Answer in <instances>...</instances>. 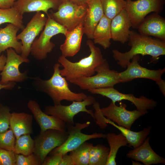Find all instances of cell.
Returning <instances> with one entry per match:
<instances>
[{
    "mask_svg": "<svg viewBox=\"0 0 165 165\" xmlns=\"http://www.w3.org/2000/svg\"><path fill=\"white\" fill-rule=\"evenodd\" d=\"M60 66H61L59 63L54 64L53 74L49 79H35L36 87L50 97L54 105L61 104L63 100L72 102L84 100L87 96L86 94L83 92L75 93L70 89L66 78L60 74Z\"/></svg>",
    "mask_w": 165,
    "mask_h": 165,
    "instance_id": "3957f363",
    "label": "cell"
},
{
    "mask_svg": "<svg viewBox=\"0 0 165 165\" xmlns=\"http://www.w3.org/2000/svg\"><path fill=\"white\" fill-rule=\"evenodd\" d=\"M16 0H0V8L6 9L13 6L14 2Z\"/></svg>",
    "mask_w": 165,
    "mask_h": 165,
    "instance_id": "ab89813d",
    "label": "cell"
},
{
    "mask_svg": "<svg viewBox=\"0 0 165 165\" xmlns=\"http://www.w3.org/2000/svg\"><path fill=\"white\" fill-rule=\"evenodd\" d=\"M16 140V136L12 129L0 134V148L13 151Z\"/></svg>",
    "mask_w": 165,
    "mask_h": 165,
    "instance_id": "d6a6232c",
    "label": "cell"
},
{
    "mask_svg": "<svg viewBox=\"0 0 165 165\" xmlns=\"http://www.w3.org/2000/svg\"><path fill=\"white\" fill-rule=\"evenodd\" d=\"M87 9V4L78 5L66 0L61 3L57 12H52L47 16L64 26L67 31H70L83 23Z\"/></svg>",
    "mask_w": 165,
    "mask_h": 165,
    "instance_id": "8992f818",
    "label": "cell"
},
{
    "mask_svg": "<svg viewBox=\"0 0 165 165\" xmlns=\"http://www.w3.org/2000/svg\"><path fill=\"white\" fill-rule=\"evenodd\" d=\"M90 124V122L87 121L82 123H75L74 125L66 124V131L68 134L67 139L61 145L52 150L49 155H63L75 149L91 139L106 138V134L101 133L95 132L88 134L82 133L81 130L88 127Z\"/></svg>",
    "mask_w": 165,
    "mask_h": 165,
    "instance_id": "52a82bcc",
    "label": "cell"
},
{
    "mask_svg": "<svg viewBox=\"0 0 165 165\" xmlns=\"http://www.w3.org/2000/svg\"><path fill=\"white\" fill-rule=\"evenodd\" d=\"M23 15L15 8H0V25L8 23L14 24L23 30L25 28L23 24Z\"/></svg>",
    "mask_w": 165,
    "mask_h": 165,
    "instance_id": "f1b7e54d",
    "label": "cell"
},
{
    "mask_svg": "<svg viewBox=\"0 0 165 165\" xmlns=\"http://www.w3.org/2000/svg\"><path fill=\"white\" fill-rule=\"evenodd\" d=\"M15 85L14 82H10L5 84H2L0 83V90L2 89H11L14 87Z\"/></svg>",
    "mask_w": 165,
    "mask_h": 165,
    "instance_id": "b9f144b4",
    "label": "cell"
},
{
    "mask_svg": "<svg viewBox=\"0 0 165 165\" xmlns=\"http://www.w3.org/2000/svg\"><path fill=\"white\" fill-rule=\"evenodd\" d=\"M104 15L112 20L123 10L126 5V0H100Z\"/></svg>",
    "mask_w": 165,
    "mask_h": 165,
    "instance_id": "1f68e13d",
    "label": "cell"
},
{
    "mask_svg": "<svg viewBox=\"0 0 165 165\" xmlns=\"http://www.w3.org/2000/svg\"><path fill=\"white\" fill-rule=\"evenodd\" d=\"M129 50L122 53L117 50H112L113 57L117 64L126 68L133 57L136 55H148L151 57V62L157 63L160 57L165 55V42L145 36L130 30L128 40Z\"/></svg>",
    "mask_w": 165,
    "mask_h": 165,
    "instance_id": "6da1fadb",
    "label": "cell"
},
{
    "mask_svg": "<svg viewBox=\"0 0 165 165\" xmlns=\"http://www.w3.org/2000/svg\"><path fill=\"white\" fill-rule=\"evenodd\" d=\"M137 29L141 35L165 42V19L158 13H154L146 16Z\"/></svg>",
    "mask_w": 165,
    "mask_h": 165,
    "instance_id": "e0dca14e",
    "label": "cell"
},
{
    "mask_svg": "<svg viewBox=\"0 0 165 165\" xmlns=\"http://www.w3.org/2000/svg\"><path fill=\"white\" fill-rule=\"evenodd\" d=\"M59 165H75L71 156L67 153L62 156Z\"/></svg>",
    "mask_w": 165,
    "mask_h": 165,
    "instance_id": "f35d334b",
    "label": "cell"
},
{
    "mask_svg": "<svg viewBox=\"0 0 165 165\" xmlns=\"http://www.w3.org/2000/svg\"><path fill=\"white\" fill-rule=\"evenodd\" d=\"M62 155L56 154L47 156L41 165H59Z\"/></svg>",
    "mask_w": 165,
    "mask_h": 165,
    "instance_id": "74e56055",
    "label": "cell"
},
{
    "mask_svg": "<svg viewBox=\"0 0 165 165\" xmlns=\"http://www.w3.org/2000/svg\"><path fill=\"white\" fill-rule=\"evenodd\" d=\"M111 20L104 15L96 26L93 34L94 44H98L106 50L111 45Z\"/></svg>",
    "mask_w": 165,
    "mask_h": 165,
    "instance_id": "d4e9b609",
    "label": "cell"
},
{
    "mask_svg": "<svg viewBox=\"0 0 165 165\" xmlns=\"http://www.w3.org/2000/svg\"><path fill=\"white\" fill-rule=\"evenodd\" d=\"M96 101L95 98L91 95L87 96L81 101H73L71 104L64 105H58L46 106L44 112L46 114L53 115L60 119L67 125H74V118L81 112H85L90 114L95 119L94 113L91 110L86 108L87 106L93 105Z\"/></svg>",
    "mask_w": 165,
    "mask_h": 165,
    "instance_id": "ba28073f",
    "label": "cell"
},
{
    "mask_svg": "<svg viewBox=\"0 0 165 165\" xmlns=\"http://www.w3.org/2000/svg\"><path fill=\"white\" fill-rule=\"evenodd\" d=\"M90 54L77 62H72L66 57L61 56L58 62L63 68L60 70L61 75L67 81H70L82 77H88L94 75L95 68L104 62L101 50L95 46L93 42L90 40L86 41Z\"/></svg>",
    "mask_w": 165,
    "mask_h": 165,
    "instance_id": "7a4b0ae2",
    "label": "cell"
},
{
    "mask_svg": "<svg viewBox=\"0 0 165 165\" xmlns=\"http://www.w3.org/2000/svg\"><path fill=\"white\" fill-rule=\"evenodd\" d=\"M67 132L55 129H49L35 137L33 153L41 165L49 153L54 148L61 145L66 140Z\"/></svg>",
    "mask_w": 165,
    "mask_h": 165,
    "instance_id": "9c48e42d",
    "label": "cell"
},
{
    "mask_svg": "<svg viewBox=\"0 0 165 165\" xmlns=\"http://www.w3.org/2000/svg\"><path fill=\"white\" fill-rule=\"evenodd\" d=\"M109 148L102 144L91 147L90 152L89 165H106Z\"/></svg>",
    "mask_w": 165,
    "mask_h": 165,
    "instance_id": "83f0119b",
    "label": "cell"
},
{
    "mask_svg": "<svg viewBox=\"0 0 165 165\" xmlns=\"http://www.w3.org/2000/svg\"><path fill=\"white\" fill-rule=\"evenodd\" d=\"M88 91L91 94L107 97L110 99L114 103H116V101L123 100L129 101L136 106L137 110L145 114L148 113V110L154 109L157 105V101L152 99L143 95L137 97L132 94H123L115 89L114 87L91 89Z\"/></svg>",
    "mask_w": 165,
    "mask_h": 165,
    "instance_id": "30bf717a",
    "label": "cell"
},
{
    "mask_svg": "<svg viewBox=\"0 0 165 165\" xmlns=\"http://www.w3.org/2000/svg\"><path fill=\"white\" fill-rule=\"evenodd\" d=\"M47 17L41 12H36L22 32L17 35V38L22 44L21 56L28 58L30 53L32 44L44 28Z\"/></svg>",
    "mask_w": 165,
    "mask_h": 165,
    "instance_id": "4fadbf2b",
    "label": "cell"
},
{
    "mask_svg": "<svg viewBox=\"0 0 165 165\" xmlns=\"http://www.w3.org/2000/svg\"><path fill=\"white\" fill-rule=\"evenodd\" d=\"M97 74L88 77H82L69 82L83 90L114 87L120 83L119 72L111 70L106 60L95 69Z\"/></svg>",
    "mask_w": 165,
    "mask_h": 165,
    "instance_id": "277c9868",
    "label": "cell"
},
{
    "mask_svg": "<svg viewBox=\"0 0 165 165\" xmlns=\"http://www.w3.org/2000/svg\"><path fill=\"white\" fill-rule=\"evenodd\" d=\"M20 28L9 23L5 28L0 29V56L7 49L12 48L18 54H21L22 44L17 38V33Z\"/></svg>",
    "mask_w": 165,
    "mask_h": 165,
    "instance_id": "603a6c76",
    "label": "cell"
},
{
    "mask_svg": "<svg viewBox=\"0 0 165 165\" xmlns=\"http://www.w3.org/2000/svg\"><path fill=\"white\" fill-rule=\"evenodd\" d=\"M6 60L0 75V83L2 84L14 82H21L27 78V73L20 72L19 67L23 63H28L30 60L17 53L13 49L9 48L6 50Z\"/></svg>",
    "mask_w": 165,
    "mask_h": 165,
    "instance_id": "9a60e30c",
    "label": "cell"
},
{
    "mask_svg": "<svg viewBox=\"0 0 165 165\" xmlns=\"http://www.w3.org/2000/svg\"><path fill=\"white\" fill-rule=\"evenodd\" d=\"M95 110L94 115L97 123L102 129L105 128L108 125L105 120V117L104 116L101 111V108L99 102L96 101L93 105Z\"/></svg>",
    "mask_w": 165,
    "mask_h": 165,
    "instance_id": "8d00e7d4",
    "label": "cell"
},
{
    "mask_svg": "<svg viewBox=\"0 0 165 165\" xmlns=\"http://www.w3.org/2000/svg\"><path fill=\"white\" fill-rule=\"evenodd\" d=\"M132 164L133 165H141L142 164H141L138 161H135L132 160Z\"/></svg>",
    "mask_w": 165,
    "mask_h": 165,
    "instance_id": "ee69618b",
    "label": "cell"
},
{
    "mask_svg": "<svg viewBox=\"0 0 165 165\" xmlns=\"http://www.w3.org/2000/svg\"><path fill=\"white\" fill-rule=\"evenodd\" d=\"M59 0L60 1H61V2H64V1H65L66 0Z\"/></svg>",
    "mask_w": 165,
    "mask_h": 165,
    "instance_id": "f6af8a7d",
    "label": "cell"
},
{
    "mask_svg": "<svg viewBox=\"0 0 165 165\" xmlns=\"http://www.w3.org/2000/svg\"><path fill=\"white\" fill-rule=\"evenodd\" d=\"M106 123L113 125L118 129L126 138L130 146L135 148L141 145L150 133L152 127L151 126L144 128L142 130L135 132L123 127L116 124L114 122L105 118Z\"/></svg>",
    "mask_w": 165,
    "mask_h": 165,
    "instance_id": "484cf974",
    "label": "cell"
},
{
    "mask_svg": "<svg viewBox=\"0 0 165 165\" xmlns=\"http://www.w3.org/2000/svg\"><path fill=\"white\" fill-rule=\"evenodd\" d=\"M15 164V153L13 151L0 148V165Z\"/></svg>",
    "mask_w": 165,
    "mask_h": 165,
    "instance_id": "d590c367",
    "label": "cell"
},
{
    "mask_svg": "<svg viewBox=\"0 0 165 165\" xmlns=\"http://www.w3.org/2000/svg\"><path fill=\"white\" fill-rule=\"evenodd\" d=\"M127 64L125 71L119 72L120 83H124L137 78L150 79L156 82L158 85L165 82L162 79L165 68L156 70H151L141 66L138 63L139 55L134 56Z\"/></svg>",
    "mask_w": 165,
    "mask_h": 165,
    "instance_id": "7c38bea8",
    "label": "cell"
},
{
    "mask_svg": "<svg viewBox=\"0 0 165 165\" xmlns=\"http://www.w3.org/2000/svg\"><path fill=\"white\" fill-rule=\"evenodd\" d=\"M61 3L59 0H16L13 7L23 15L25 13L43 12L48 16L49 9H57Z\"/></svg>",
    "mask_w": 165,
    "mask_h": 165,
    "instance_id": "ffe728a7",
    "label": "cell"
},
{
    "mask_svg": "<svg viewBox=\"0 0 165 165\" xmlns=\"http://www.w3.org/2000/svg\"><path fill=\"white\" fill-rule=\"evenodd\" d=\"M87 4V11L83 23L84 34L88 38L93 39L94 30L104 13L100 0H89Z\"/></svg>",
    "mask_w": 165,
    "mask_h": 165,
    "instance_id": "44dd1931",
    "label": "cell"
},
{
    "mask_svg": "<svg viewBox=\"0 0 165 165\" xmlns=\"http://www.w3.org/2000/svg\"><path fill=\"white\" fill-rule=\"evenodd\" d=\"M47 17L43 30L39 37L34 40L31 47L30 53L38 60L46 59L47 54L50 53L55 47V44L50 41L53 37L59 34L65 35L67 32L64 26L50 16Z\"/></svg>",
    "mask_w": 165,
    "mask_h": 165,
    "instance_id": "5b68a950",
    "label": "cell"
},
{
    "mask_svg": "<svg viewBox=\"0 0 165 165\" xmlns=\"http://www.w3.org/2000/svg\"><path fill=\"white\" fill-rule=\"evenodd\" d=\"M6 57L3 54L0 56V71H2L6 64Z\"/></svg>",
    "mask_w": 165,
    "mask_h": 165,
    "instance_id": "60d3db41",
    "label": "cell"
},
{
    "mask_svg": "<svg viewBox=\"0 0 165 165\" xmlns=\"http://www.w3.org/2000/svg\"><path fill=\"white\" fill-rule=\"evenodd\" d=\"M125 10L131 20L132 27L138 29L139 26L149 13H159L162 11L164 0H126Z\"/></svg>",
    "mask_w": 165,
    "mask_h": 165,
    "instance_id": "8fae6325",
    "label": "cell"
},
{
    "mask_svg": "<svg viewBox=\"0 0 165 165\" xmlns=\"http://www.w3.org/2000/svg\"><path fill=\"white\" fill-rule=\"evenodd\" d=\"M15 165H41L34 154L24 155L15 154Z\"/></svg>",
    "mask_w": 165,
    "mask_h": 165,
    "instance_id": "e575fe53",
    "label": "cell"
},
{
    "mask_svg": "<svg viewBox=\"0 0 165 165\" xmlns=\"http://www.w3.org/2000/svg\"><path fill=\"white\" fill-rule=\"evenodd\" d=\"M93 145L86 141L69 152L75 165H89L90 151Z\"/></svg>",
    "mask_w": 165,
    "mask_h": 165,
    "instance_id": "f546056e",
    "label": "cell"
},
{
    "mask_svg": "<svg viewBox=\"0 0 165 165\" xmlns=\"http://www.w3.org/2000/svg\"><path fill=\"white\" fill-rule=\"evenodd\" d=\"M126 107L123 103L117 106L111 101L108 106L101 108V111L107 119L116 123L119 126L130 130L134 121L145 114L137 109L128 110Z\"/></svg>",
    "mask_w": 165,
    "mask_h": 165,
    "instance_id": "5bb4252c",
    "label": "cell"
},
{
    "mask_svg": "<svg viewBox=\"0 0 165 165\" xmlns=\"http://www.w3.org/2000/svg\"><path fill=\"white\" fill-rule=\"evenodd\" d=\"M27 105L39 126L40 132L49 129L66 131V124L64 122L56 116L47 115L43 112L39 105L35 101L30 100Z\"/></svg>",
    "mask_w": 165,
    "mask_h": 165,
    "instance_id": "2e32d148",
    "label": "cell"
},
{
    "mask_svg": "<svg viewBox=\"0 0 165 165\" xmlns=\"http://www.w3.org/2000/svg\"><path fill=\"white\" fill-rule=\"evenodd\" d=\"M150 137H147L141 145L129 151L127 157L141 162L145 165L165 164V159L156 154L150 146Z\"/></svg>",
    "mask_w": 165,
    "mask_h": 165,
    "instance_id": "ac0fdd59",
    "label": "cell"
},
{
    "mask_svg": "<svg viewBox=\"0 0 165 165\" xmlns=\"http://www.w3.org/2000/svg\"><path fill=\"white\" fill-rule=\"evenodd\" d=\"M35 141L30 134L22 135L16 139L13 152L16 154L27 155L34 153Z\"/></svg>",
    "mask_w": 165,
    "mask_h": 165,
    "instance_id": "4dcf8cb0",
    "label": "cell"
},
{
    "mask_svg": "<svg viewBox=\"0 0 165 165\" xmlns=\"http://www.w3.org/2000/svg\"><path fill=\"white\" fill-rule=\"evenodd\" d=\"M11 110L8 106L0 103V134L7 131L10 128Z\"/></svg>",
    "mask_w": 165,
    "mask_h": 165,
    "instance_id": "836d02e7",
    "label": "cell"
},
{
    "mask_svg": "<svg viewBox=\"0 0 165 165\" xmlns=\"http://www.w3.org/2000/svg\"><path fill=\"white\" fill-rule=\"evenodd\" d=\"M33 119L32 116L27 113H11L10 128L13 131L16 139L23 134L33 133Z\"/></svg>",
    "mask_w": 165,
    "mask_h": 165,
    "instance_id": "cb8c5ba5",
    "label": "cell"
},
{
    "mask_svg": "<svg viewBox=\"0 0 165 165\" xmlns=\"http://www.w3.org/2000/svg\"><path fill=\"white\" fill-rule=\"evenodd\" d=\"M106 138L109 146V152L106 165H116V159L119 149L122 146H128L126 138L121 133L117 134L109 133L106 134Z\"/></svg>",
    "mask_w": 165,
    "mask_h": 165,
    "instance_id": "4316f807",
    "label": "cell"
},
{
    "mask_svg": "<svg viewBox=\"0 0 165 165\" xmlns=\"http://www.w3.org/2000/svg\"><path fill=\"white\" fill-rule=\"evenodd\" d=\"M132 24L125 9L115 16L111 20V39L124 44L128 41Z\"/></svg>",
    "mask_w": 165,
    "mask_h": 165,
    "instance_id": "d6986e66",
    "label": "cell"
},
{
    "mask_svg": "<svg viewBox=\"0 0 165 165\" xmlns=\"http://www.w3.org/2000/svg\"><path fill=\"white\" fill-rule=\"evenodd\" d=\"M83 34V23L79 24L71 31H67L65 35L64 42L60 48L61 56L67 57L75 55L80 49Z\"/></svg>",
    "mask_w": 165,
    "mask_h": 165,
    "instance_id": "7402d4cb",
    "label": "cell"
},
{
    "mask_svg": "<svg viewBox=\"0 0 165 165\" xmlns=\"http://www.w3.org/2000/svg\"><path fill=\"white\" fill-rule=\"evenodd\" d=\"M78 5L87 4L89 0H67Z\"/></svg>",
    "mask_w": 165,
    "mask_h": 165,
    "instance_id": "7bdbcfd3",
    "label": "cell"
}]
</instances>
